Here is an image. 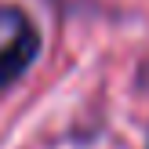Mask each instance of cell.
I'll return each mask as SVG.
<instances>
[{
    "instance_id": "cell-1",
    "label": "cell",
    "mask_w": 149,
    "mask_h": 149,
    "mask_svg": "<svg viewBox=\"0 0 149 149\" xmlns=\"http://www.w3.org/2000/svg\"><path fill=\"white\" fill-rule=\"evenodd\" d=\"M40 36L18 7H0V87L29 69L36 58Z\"/></svg>"
}]
</instances>
